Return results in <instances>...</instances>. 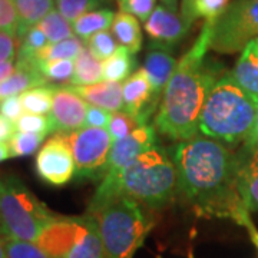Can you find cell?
Returning <instances> with one entry per match:
<instances>
[{
	"label": "cell",
	"mask_w": 258,
	"mask_h": 258,
	"mask_svg": "<svg viewBox=\"0 0 258 258\" xmlns=\"http://www.w3.org/2000/svg\"><path fill=\"white\" fill-rule=\"evenodd\" d=\"M171 155L179 191L197 215L237 222L242 212L248 211L238 191L237 152L215 139L194 137L179 141Z\"/></svg>",
	"instance_id": "cell-1"
},
{
	"label": "cell",
	"mask_w": 258,
	"mask_h": 258,
	"mask_svg": "<svg viewBox=\"0 0 258 258\" xmlns=\"http://www.w3.org/2000/svg\"><path fill=\"white\" fill-rule=\"evenodd\" d=\"M215 22L205 20L191 49L176 63L154 125L159 134L172 141H186L200 132V119L212 86L220 79V64L208 59Z\"/></svg>",
	"instance_id": "cell-2"
},
{
	"label": "cell",
	"mask_w": 258,
	"mask_h": 258,
	"mask_svg": "<svg viewBox=\"0 0 258 258\" xmlns=\"http://www.w3.org/2000/svg\"><path fill=\"white\" fill-rule=\"evenodd\" d=\"M257 113L258 101L241 88L231 72H224L205 101L200 132L225 145L244 144Z\"/></svg>",
	"instance_id": "cell-3"
},
{
	"label": "cell",
	"mask_w": 258,
	"mask_h": 258,
	"mask_svg": "<svg viewBox=\"0 0 258 258\" xmlns=\"http://www.w3.org/2000/svg\"><path fill=\"white\" fill-rule=\"evenodd\" d=\"M178 189V171L171 152L155 145L120 174L112 198L123 195L149 208H162Z\"/></svg>",
	"instance_id": "cell-4"
},
{
	"label": "cell",
	"mask_w": 258,
	"mask_h": 258,
	"mask_svg": "<svg viewBox=\"0 0 258 258\" xmlns=\"http://www.w3.org/2000/svg\"><path fill=\"white\" fill-rule=\"evenodd\" d=\"M86 212L96 220L106 258H134L152 230V221L139 203L123 195Z\"/></svg>",
	"instance_id": "cell-5"
},
{
	"label": "cell",
	"mask_w": 258,
	"mask_h": 258,
	"mask_svg": "<svg viewBox=\"0 0 258 258\" xmlns=\"http://www.w3.org/2000/svg\"><path fill=\"white\" fill-rule=\"evenodd\" d=\"M56 215L16 175L0 176V235L36 242Z\"/></svg>",
	"instance_id": "cell-6"
},
{
	"label": "cell",
	"mask_w": 258,
	"mask_h": 258,
	"mask_svg": "<svg viewBox=\"0 0 258 258\" xmlns=\"http://www.w3.org/2000/svg\"><path fill=\"white\" fill-rule=\"evenodd\" d=\"M36 244L50 258H106L95 217H57Z\"/></svg>",
	"instance_id": "cell-7"
},
{
	"label": "cell",
	"mask_w": 258,
	"mask_h": 258,
	"mask_svg": "<svg viewBox=\"0 0 258 258\" xmlns=\"http://www.w3.org/2000/svg\"><path fill=\"white\" fill-rule=\"evenodd\" d=\"M158 145L157 128L152 125H141L126 138L113 141L111 154L108 159L106 172L102 179L99 188L89 203L88 211L99 208L102 204L109 201L113 197L115 185L119 179L120 174L128 168L134 161H137L145 151Z\"/></svg>",
	"instance_id": "cell-8"
},
{
	"label": "cell",
	"mask_w": 258,
	"mask_h": 258,
	"mask_svg": "<svg viewBox=\"0 0 258 258\" xmlns=\"http://www.w3.org/2000/svg\"><path fill=\"white\" fill-rule=\"evenodd\" d=\"M258 37V0H232L214 25L211 49L218 53H237Z\"/></svg>",
	"instance_id": "cell-9"
},
{
	"label": "cell",
	"mask_w": 258,
	"mask_h": 258,
	"mask_svg": "<svg viewBox=\"0 0 258 258\" xmlns=\"http://www.w3.org/2000/svg\"><path fill=\"white\" fill-rule=\"evenodd\" d=\"M72 149L75 176L79 179H103L111 154L112 139L108 129L83 126L72 132H62Z\"/></svg>",
	"instance_id": "cell-10"
},
{
	"label": "cell",
	"mask_w": 258,
	"mask_h": 258,
	"mask_svg": "<svg viewBox=\"0 0 258 258\" xmlns=\"http://www.w3.org/2000/svg\"><path fill=\"white\" fill-rule=\"evenodd\" d=\"M37 176L52 186H63L75 176V159L72 149L62 132H56L39 149L35 161Z\"/></svg>",
	"instance_id": "cell-11"
},
{
	"label": "cell",
	"mask_w": 258,
	"mask_h": 258,
	"mask_svg": "<svg viewBox=\"0 0 258 258\" xmlns=\"http://www.w3.org/2000/svg\"><path fill=\"white\" fill-rule=\"evenodd\" d=\"M191 23L181 13L159 5L145 22V30L151 39L152 49H171L176 46L189 32Z\"/></svg>",
	"instance_id": "cell-12"
},
{
	"label": "cell",
	"mask_w": 258,
	"mask_h": 258,
	"mask_svg": "<svg viewBox=\"0 0 258 258\" xmlns=\"http://www.w3.org/2000/svg\"><path fill=\"white\" fill-rule=\"evenodd\" d=\"M89 105L69 88L55 86L52 111L49 113L52 132H72L85 126Z\"/></svg>",
	"instance_id": "cell-13"
},
{
	"label": "cell",
	"mask_w": 258,
	"mask_h": 258,
	"mask_svg": "<svg viewBox=\"0 0 258 258\" xmlns=\"http://www.w3.org/2000/svg\"><path fill=\"white\" fill-rule=\"evenodd\" d=\"M123 91V111L141 125H147L148 119L157 113L158 103L154 99L152 85L149 82L147 72L139 68L122 83Z\"/></svg>",
	"instance_id": "cell-14"
},
{
	"label": "cell",
	"mask_w": 258,
	"mask_h": 258,
	"mask_svg": "<svg viewBox=\"0 0 258 258\" xmlns=\"http://www.w3.org/2000/svg\"><path fill=\"white\" fill-rule=\"evenodd\" d=\"M238 191L244 207L249 212L258 211V145H244L237 152Z\"/></svg>",
	"instance_id": "cell-15"
},
{
	"label": "cell",
	"mask_w": 258,
	"mask_h": 258,
	"mask_svg": "<svg viewBox=\"0 0 258 258\" xmlns=\"http://www.w3.org/2000/svg\"><path fill=\"white\" fill-rule=\"evenodd\" d=\"M69 88L76 95H79L88 105L99 106L111 113L123 111V91L120 82L102 81L86 86L69 85Z\"/></svg>",
	"instance_id": "cell-16"
},
{
	"label": "cell",
	"mask_w": 258,
	"mask_h": 258,
	"mask_svg": "<svg viewBox=\"0 0 258 258\" xmlns=\"http://www.w3.org/2000/svg\"><path fill=\"white\" fill-rule=\"evenodd\" d=\"M176 63L178 62L175 60V57L165 49H154L148 52L145 56L142 69L147 72L149 82L152 85L154 99L158 103V106L161 103L162 95L165 92L166 85L175 71Z\"/></svg>",
	"instance_id": "cell-17"
},
{
	"label": "cell",
	"mask_w": 258,
	"mask_h": 258,
	"mask_svg": "<svg viewBox=\"0 0 258 258\" xmlns=\"http://www.w3.org/2000/svg\"><path fill=\"white\" fill-rule=\"evenodd\" d=\"M232 76L241 88L258 101V37L248 42L232 69Z\"/></svg>",
	"instance_id": "cell-18"
},
{
	"label": "cell",
	"mask_w": 258,
	"mask_h": 258,
	"mask_svg": "<svg viewBox=\"0 0 258 258\" xmlns=\"http://www.w3.org/2000/svg\"><path fill=\"white\" fill-rule=\"evenodd\" d=\"M43 85H47V81L46 78L40 74L37 66L16 63L15 72L8 76L3 82H0V103L8 98L19 96L29 89L43 86Z\"/></svg>",
	"instance_id": "cell-19"
},
{
	"label": "cell",
	"mask_w": 258,
	"mask_h": 258,
	"mask_svg": "<svg viewBox=\"0 0 258 258\" xmlns=\"http://www.w3.org/2000/svg\"><path fill=\"white\" fill-rule=\"evenodd\" d=\"M112 35L120 46L126 47L131 53H138L142 47V30L138 19L129 13L119 12L112 23Z\"/></svg>",
	"instance_id": "cell-20"
},
{
	"label": "cell",
	"mask_w": 258,
	"mask_h": 258,
	"mask_svg": "<svg viewBox=\"0 0 258 258\" xmlns=\"http://www.w3.org/2000/svg\"><path fill=\"white\" fill-rule=\"evenodd\" d=\"M18 13V37L25 36L29 29L36 26L42 19L53 10V0H13Z\"/></svg>",
	"instance_id": "cell-21"
},
{
	"label": "cell",
	"mask_w": 258,
	"mask_h": 258,
	"mask_svg": "<svg viewBox=\"0 0 258 258\" xmlns=\"http://www.w3.org/2000/svg\"><path fill=\"white\" fill-rule=\"evenodd\" d=\"M115 13L109 9H101L89 12L72 23L74 33L82 42H88L93 35L112 28Z\"/></svg>",
	"instance_id": "cell-22"
},
{
	"label": "cell",
	"mask_w": 258,
	"mask_h": 258,
	"mask_svg": "<svg viewBox=\"0 0 258 258\" xmlns=\"http://www.w3.org/2000/svg\"><path fill=\"white\" fill-rule=\"evenodd\" d=\"M102 62L91 53V50L85 46L82 52L75 59V74L72 78V85L86 86L95 85L103 81L102 75Z\"/></svg>",
	"instance_id": "cell-23"
},
{
	"label": "cell",
	"mask_w": 258,
	"mask_h": 258,
	"mask_svg": "<svg viewBox=\"0 0 258 258\" xmlns=\"http://www.w3.org/2000/svg\"><path fill=\"white\" fill-rule=\"evenodd\" d=\"M135 56L126 47L119 46L113 55L102 62V75L103 81L109 82H125L135 68Z\"/></svg>",
	"instance_id": "cell-24"
},
{
	"label": "cell",
	"mask_w": 258,
	"mask_h": 258,
	"mask_svg": "<svg viewBox=\"0 0 258 258\" xmlns=\"http://www.w3.org/2000/svg\"><path fill=\"white\" fill-rule=\"evenodd\" d=\"M85 47L83 42L79 37H71L57 43H49L47 46L40 49L36 55L33 56L32 63L37 66L39 62H46V60H56V59H76V56L82 52Z\"/></svg>",
	"instance_id": "cell-25"
},
{
	"label": "cell",
	"mask_w": 258,
	"mask_h": 258,
	"mask_svg": "<svg viewBox=\"0 0 258 258\" xmlns=\"http://www.w3.org/2000/svg\"><path fill=\"white\" fill-rule=\"evenodd\" d=\"M53 92H55V86L43 85V86L29 89L19 96H20V101H22L23 109L26 113L49 115L52 111Z\"/></svg>",
	"instance_id": "cell-26"
},
{
	"label": "cell",
	"mask_w": 258,
	"mask_h": 258,
	"mask_svg": "<svg viewBox=\"0 0 258 258\" xmlns=\"http://www.w3.org/2000/svg\"><path fill=\"white\" fill-rule=\"evenodd\" d=\"M36 26L45 33L49 43H57L66 39L75 37L74 28L71 26V22L66 20L59 10L53 9L50 13H47Z\"/></svg>",
	"instance_id": "cell-27"
},
{
	"label": "cell",
	"mask_w": 258,
	"mask_h": 258,
	"mask_svg": "<svg viewBox=\"0 0 258 258\" xmlns=\"http://www.w3.org/2000/svg\"><path fill=\"white\" fill-rule=\"evenodd\" d=\"M231 0H192L188 10L182 13V18L191 25L198 18H204L208 22H217L228 9Z\"/></svg>",
	"instance_id": "cell-28"
},
{
	"label": "cell",
	"mask_w": 258,
	"mask_h": 258,
	"mask_svg": "<svg viewBox=\"0 0 258 258\" xmlns=\"http://www.w3.org/2000/svg\"><path fill=\"white\" fill-rule=\"evenodd\" d=\"M37 69L46 78L47 82H72L75 74L74 59H56L39 62Z\"/></svg>",
	"instance_id": "cell-29"
},
{
	"label": "cell",
	"mask_w": 258,
	"mask_h": 258,
	"mask_svg": "<svg viewBox=\"0 0 258 258\" xmlns=\"http://www.w3.org/2000/svg\"><path fill=\"white\" fill-rule=\"evenodd\" d=\"M47 135L43 134H28V132H16L9 142L10 157L20 158L29 157L35 154Z\"/></svg>",
	"instance_id": "cell-30"
},
{
	"label": "cell",
	"mask_w": 258,
	"mask_h": 258,
	"mask_svg": "<svg viewBox=\"0 0 258 258\" xmlns=\"http://www.w3.org/2000/svg\"><path fill=\"white\" fill-rule=\"evenodd\" d=\"M102 2L103 0H56V6L66 20L74 23L81 16L101 6Z\"/></svg>",
	"instance_id": "cell-31"
},
{
	"label": "cell",
	"mask_w": 258,
	"mask_h": 258,
	"mask_svg": "<svg viewBox=\"0 0 258 258\" xmlns=\"http://www.w3.org/2000/svg\"><path fill=\"white\" fill-rule=\"evenodd\" d=\"M86 47L101 62H105L106 59H109L118 50L115 37L112 35V32H108V30H103V32H99L96 35H93L86 42Z\"/></svg>",
	"instance_id": "cell-32"
},
{
	"label": "cell",
	"mask_w": 258,
	"mask_h": 258,
	"mask_svg": "<svg viewBox=\"0 0 258 258\" xmlns=\"http://www.w3.org/2000/svg\"><path fill=\"white\" fill-rule=\"evenodd\" d=\"M5 241V249L9 258H50L36 242L30 241L8 240Z\"/></svg>",
	"instance_id": "cell-33"
},
{
	"label": "cell",
	"mask_w": 258,
	"mask_h": 258,
	"mask_svg": "<svg viewBox=\"0 0 258 258\" xmlns=\"http://www.w3.org/2000/svg\"><path fill=\"white\" fill-rule=\"evenodd\" d=\"M139 126H141V123L135 118H132L128 112L119 111L112 113L108 131L111 134L112 139L113 141H118V139L126 138L128 135H131Z\"/></svg>",
	"instance_id": "cell-34"
},
{
	"label": "cell",
	"mask_w": 258,
	"mask_h": 258,
	"mask_svg": "<svg viewBox=\"0 0 258 258\" xmlns=\"http://www.w3.org/2000/svg\"><path fill=\"white\" fill-rule=\"evenodd\" d=\"M18 132H28V134H43L47 135L52 132V123L49 115H33V113H23L16 122Z\"/></svg>",
	"instance_id": "cell-35"
},
{
	"label": "cell",
	"mask_w": 258,
	"mask_h": 258,
	"mask_svg": "<svg viewBox=\"0 0 258 258\" xmlns=\"http://www.w3.org/2000/svg\"><path fill=\"white\" fill-rule=\"evenodd\" d=\"M120 12L129 13L142 22H147L148 18L157 8V0H116Z\"/></svg>",
	"instance_id": "cell-36"
},
{
	"label": "cell",
	"mask_w": 258,
	"mask_h": 258,
	"mask_svg": "<svg viewBox=\"0 0 258 258\" xmlns=\"http://www.w3.org/2000/svg\"><path fill=\"white\" fill-rule=\"evenodd\" d=\"M18 13L13 0H0V32L18 36Z\"/></svg>",
	"instance_id": "cell-37"
},
{
	"label": "cell",
	"mask_w": 258,
	"mask_h": 258,
	"mask_svg": "<svg viewBox=\"0 0 258 258\" xmlns=\"http://www.w3.org/2000/svg\"><path fill=\"white\" fill-rule=\"evenodd\" d=\"M111 112L106 109H102L99 106H93L89 105L88 112H86V119H85V126H91V128H103L108 129L109 122H111Z\"/></svg>",
	"instance_id": "cell-38"
},
{
	"label": "cell",
	"mask_w": 258,
	"mask_h": 258,
	"mask_svg": "<svg viewBox=\"0 0 258 258\" xmlns=\"http://www.w3.org/2000/svg\"><path fill=\"white\" fill-rule=\"evenodd\" d=\"M23 112L25 109L20 101V96H12L0 103V113L12 122H16L23 115Z\"/></svg>",
	"instance_id": "cell-39"
},
{
	"label": "cell",
	"mask_w": 258,
	"mask_h": 258,
	"mask_svg": "<svg viewBox=\"0 0 258 258\" xmlns=\"http://www.w3.org/2000/svg\"><path fill=\"white\" fill-rule=\"evenodd\" d=\"M16 49H18V42H16L15 36L5 33V32H0V63L15 60Z\"/></svg>",
	"instance_id": "cell-40"
},
{
	"label": "cell",
	"mask_w": 258,
	"mask_h": 258,
	"mask_svg": "<svg viewBox=\"0 0 258 258\" xmlns=\"http://www.w3.org/2000/svg\"><path fill=\"white\" fill-rule=\"evenodd\" d=\"M16 132L18 131L15 122H12L0 113V142H9Z\"/></svg>",
	"instance_id": "cell-41"
},
{
	"label": "cell",
	"mask_w": 258,
	"mask_h": 258,
	"mask_svg": "<svg viewBox=\"0 0 258 258\" xmlns=\"http://www.w3.org/2000/svg\"><path fill=\"white\" fill-rule=\"evenodd\" d=\"M237 224H240V225H242V227H245V228H247V231H248V234H249V238H251L252 244H254L258 249V230L255 228V225L252 224L251 218H249V211L242 212V214H241V217L238 218V221H237Z\"/></svg>",
	"instance_id": "cell-42"
},
{
	"label": "cell",
	"mask_w": 258,
	"mask_h": 258,
	"mask_svg": "<svg viewBox=\"0 0 258 258\" xmlns=\"http://www.w3.org/2000/svg\"><path fill=\"white\" fill-rule=\"evenodd\" d=\"M16 69V63L15 60H9V62H3L0 63V82H3L8 76L15 72Z\"/></svg>",
	"instance_id": "cell-43"
},
{
	"label": "cell",
	"mask_w": 258,
	"mask_h": 258,
	"mask_svg": "<svg viewBox=\"0 0 258 258\" xmlns=\"http://www.w3.org/2000/svg\"><path fill=\"white\" fill-rule=\"evenodd\" d=\"M244 145H247V147H255V145H258V113L257 118H255V123L252 126V131L248 135V138L245 139Z\"/></svg>",
	"instance_id": "cell-44"
},
{
	"label": "cell",
	"mask_w": 258,
	"mask_h": 258,
	"mask_svg": "<svg viewBox=\"0 0 258 258\" xmlns=\"http://www.w3.org/2000/svg\"><path fill=\"white\" fill-rule=\"evenodd\" d=\"M10 157V149L8 142H0V162H5L6 159H9Z\"/></svg>",
	"instance_id": "cell-45"
},
{
	"label": "cell",
	"mask_w": 258,
	"mask_h": 258,
	"mask_svg": "<svg viewBox=\"0 0 258 258\" xmlns=\"http://www.w3.org/2000/svg\"><path fill=\"white\" fill-rule=\"evenodd\" d=\"M161 2H162V5H164L165 8H168L169 10L176 12V9H178V0H161Z\"/></svg>",
	"instance_id": "cell-46"
},
{
	"label": "cell",
	"mask_w": 258,
	"mask_h": 258,
	"mask_svg": "<svg viewBox=\"0 0 258 258\" xmlns=\"http://www.w3.org/2000/svg\"><path fill=\"white\" fill-rule=\"evenodd\" d=\"M0 258H9L8 254H6V249H5V241H3V237L0 235Z\"/></svg>",
	"instance_id": "cell-47"
},
{
	"label": "cell",
	"mask_w": 258,
	"mask_h": 258,
	"mask_svg": "<svg viewBox=\"0 0 258 258\" xmlns=\"http://www.w3.org/2000/svg\"><path fill=\"white\" fill-rule=\"evenodd\" d=\"M191 2H192V0H181V15L188 10L189 5H191Z\"/></svg>",
	"instance_id": "cell-48"
}]
</instances>
